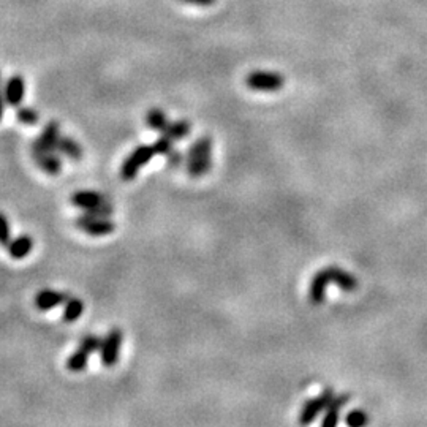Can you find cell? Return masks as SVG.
<instances>
[{
	"mask_svg": "<svg viewBox=\"0 0 427 427\" xmlns=\"http://www.w3.org/2000/svg\"><path fill=\"white\" fill-rule=\"evenodd\" d=\"M333 399H334V391H331V389H326V391L320 394V396L313 397L311 400H307V402L304 404V407H302L301 416H299V423H301V424H311L312 421L317 418V416L322 413L324 408H328V405H329V402Z\"/></svg>",
	"mask_w": 427,
	"mask_h": 427,
	"instance_id": "obj_10",
	"label": "cell"
},
{
	"mask_svg": "<svg viewBox=\"0 0 427 427\" xmlns=\"http://www.w3.org/2000/svg\"><path fill=\"white\" fill-rule=\"evenodd\" d=\"M100 346H101V339L98 337V335H95V334L85 335V337L81 340V344H79L78 350L74 351L70 357H68L67 369L70 372L84 371L85 367H87L89 356L95 353V351H100Z\"/></svg>",
	"mask_w": 427,
	"mask_h": 427,
	"instance_id": "obj_5",
	"label": "cell"
},
{
	"mask_svg": "<svg viewBox=\"0 0 427 427\" xmlns=\"http://www.w3.org/2000/svg\"><path fill=\"white\" fill-rule=\"evenodd\" d=\"M329 284H335L340 287L344 291H355L357 287V280L350 272H346L340 268H326L323 271H318L312 279L311 290H309V296H311V302L318 306V304L324 302V295H326V288Z\"/></svg>",
	"mask_w": 427,
	"mask_h": 427,
	"instance_id": "obj_1",
	"label": "cell"
},
{
	"mask_svg": "<svg viewBox=\"0 0 427 427\" xmlns=\"http://www.w3.org/2000/svg\"><path fill=\"white\" fill-rule=\"evenodd\" d=\"M212 140L202 136L191 144L187 154V171L191 178H201L212 167Z\"/></svg>",
	"mask_w": 427,
	"mask_h": 427,
	"instance_id": "obj_2",
	"label": "cell"
},
{
	"mask_svg": "<svg viewBox=\"0 0 427 427\" xmlns=\"http://www.w3.org/2000/svg\"><path fill=\"white\" fill-rule=\"evenodd\" d=\"M10 242H12V231H10L8 220L3 214H0V245L8 247Z\"/></svg>",
	"mask_w": 427,
	"mask_h": 427,
	"instance_id": "obj_23",
	"label": "cell"
},
{
	"mask_svg": "<svg viewBox=\"0 0 427 427\" xmlns=\"http://www.w3.org/2000/svg\"><path fill=\"white\" fill-rule=\"evenodd\" d=\"M56 151L61 154V156H65L72 160L83 158V147L79 146V144L70 136H61Z\"/></svg>",
	"mask_w": 427,
	"mask_h": 427,
	"instance_id": "obj_16",
	"label": "cell"
},
{
	"mask_svg": "<svg viewBox=\"0 0 427 427\" xmlns=\"http://www.w3.org/2000/svg\"><path fill=\"white\" fill-rule=\"evenodd\" d=\"M122 339H124V335H122V331L119 328H113L105 335V339H101L100 357L103 366L113 367L114 364H117L121 356Z\"/></svg>",
	"mask_w": 427,
	"mask_h": 427,
	"instance_id": "obj_7",
	"label": "cell"
},
{
	"mask_svg": "<svg viewBox=\"0 0 427 427\" xmlns=\"http://www.w3.org/2000/svg\"><path fill=\"white\" fill-rule=\"evenodd\" d=\"M156 147L154 144H141V146L135 147L130 156L125 158V162L121 167V176L124 180H133L136 178V174L140 173L143 167L151 162L152 157H156Z\"/></svg>",
	"mask_w": 427,
	"mask_h": 427,
	"instance_id": "obj_4",
	"label": "cell"
},
{
	"mask_svg": "<svg viewBox=\"0 0 427 427\" xmlns=\"http://www.w3.org/2000/svg\"><path fill=\"white\" fill-rule=\"evenodd\" d=\"M72 205L83 209L84 214L97 217H110L113 214V205L98 191L79 190L72 195Z\"/></svg>",
	"mask_w": 427,
	"mask_h": 427,
	"instance_id": "obj_3",
	"label": "cell"
},
{
	"mask_svg": "<svg viewBox=\"0 0 427 427\" xmlns=\"http://www.w3.org/2000/svg\"><path fill=\"white\" fill-rule=\"evenodd\" d=\"M16 119H18L23 125H37L40 121L39 113L30 106H18L16 110Z\"/></svg>",
	"mask_w": 427,
	"mask_h": 427,
	"instance_id": "obj_20",
	"label": "cell"
},
{
	"mask_svg": "<svg viewBox=\"0 0 427 427\" xmlns=\"http://www.w3.org/2000/svg\"><path fill=\"white\" fill-rule=\"evenodd\" d=\"M24 92H25V81L21 74H14V76L10 78L7 84H5L3 89L5 100H7V103L10 106H13V108H18V106H21V103H23Z\"/></svg>",
	"mask_w": 427,
	"mask_h": 427,
	"instance_id": "obj_11",
	"label": "cell"
},
{
	"mask_svg": "<svg viewBox=\"0 0 427 427\" xmlns=\"http://www.w3.org/2000/svg\"><path fill=\"white\" fill-rule=\"evenodd\" d=\"M61 125L57 121H51L50 124L43 128L40 136L37 138L34 146H32V154L39 152H48V151H56L59 140H61Z\"/></svg>",
	"mask_w": 427,
	"mask_h": 427,
	"instance_id": "obj_9",
	"label": "cell"
},
{
	"mask_svg": "<svg viewBox=\"0 0 427 427\" xmlns=\"http://www.w3.org/2000/svg\"><path fill=\"white\" fill-rule=\"evenodd\" d=\"M146 122H147L149 128H152V130H157V132L162 133L165 128L168 127L169 119H168V116L165 114L163 110L151 108L146 114Z\"/></svg>",
	"mask_w": 427,
	"mask_h": 427,
	"instance_id": "obj_19",
	"label": "cell"
},
{
	"mask_svg": "<svg viewBox=\"0 0 427 427\" xmlns=\"http://www.w3.org/2000/svg\"><path fill=\"white\" fill-rule=\"evenodd\" d=\"M190 130H191L190 122L187 119H180V121L169 122L168 127L162 132V135L171 138L173 141H179V140H184L185 136H189Z\"/></svg>",
	"mask_w": 427,
	"mask_h": 427,
	"instance_id": "obj_17",
	"label": "cell"
},
{
	"mask_svg": "<svg viewBox=\"0 0 427 427\" xmlns=\"http://www.w3.org/2000/svg\"><path fill=\"white\" fill-rule=\"evenodd\" d=\"M83 312H84V302L81 301V299L70 296L68 298V301L63 304L62 318H63V322L73 323V322H76L79 317H81Z\"/></svg>",
	"mask_w": 427,
	"mask_h": 427,
	"instance_id": "obj_18",
	"label": "cell"
},
{
	"mask_svg": "<svg viewBox=\"0 0 427 427\" xmlns=\"http://www.w3.org/2000/svg\"><path fill=\"white\" fill-rule=\"evenodd\" d=\"M154 147H156L157 156H168V154L174 149V141L168 136L158 138V140L154 143Z\"/></svg>",
	"mask_w": 427,
	"mask_h": 427,
	"instance_id": "obj_22",
	"label": "cell"
},
{
	"mask_svg": "<svg viewBox=\"0 0 427 427\" xmlns=\"http://www.w3.org/2000/svg\"><path fill=\"white\" fill-rule=\"evenodd\" d=\"M35 158V162L39 167L46 171L48 174L56 176L61 173L62 169V160H61V154L57 151H48V152H39V154H32Z\"/></svg>",
	"mask_w": 427,
	"mask_h": 427,
	"instance_id": "obj_13",
	"label": "cell"
},
{
	"mask_svg": "<svg viewBox=\"0 0 427 427\" xmlns=\"http://www.w3.org/2000/svg\"><path fill=\"white\" fill-rule=\"evenodd\" d=\"M68 298H70L68 293L54 291V290H43L35 296V307L39 309V311H51V309L65 304L68 301Z\"/></svg>",
	"mask_w": 427,
	"mask_h": 427,
	"instance_id": "obj_12",
	"label": "cell"
},
{
	"mask_svg": "<svg viewBox=\"0 0 427 427\" xmlns=\"http://www.w3.org/2000/svg\"><path fill=\"white\" fill-rule=\"evenodd\" d=\"M167 158H168V165H169L171 168H179L180 165L184 163V160H185L184 154L180 152V151H178V149H173V151H171L168 156H167Z\"/></svg>",
	"mask_w": 427,
	"mask_h": 427,
	"instance_id": "obj_24",
	"label": "cell"
},
{
	"mask_svg": "<svg viewBox=\"0 0 427 427\" xmlns=\"http://www.w3.org/2000/svg\"><path fill=\"white\" fill-rule=\"evenodd\" d=\"M249 89L256 92H277L284 87L285 78L275 72H252L245 79Z\"/></svg>",
	"mask_w": 427,
	"mask_h": 427,
	"instance_id": "obj_6",
	"label": "cell"
},
{
	"mask_svg": "<svg viewBox=\"0 0 427 427\" xmlns=\"http://www.w3.org/2000/svg\"><path fill=\"white\" fill-rule=\"evenodd\" d=\"M367 421H369V418H367L364 410H353V412H350L348 415H346L345 423L351 427H361V426L367 424Z\"/></svg>",
	"mask_w": 427,
	"mask_h": 427,
	"instance_id": "obj_21",
	"label": "cell"
},
{
	"mask_svg": "<svg viewBox=\"0 0 427 427\" xmlns=\"http://www.w3.org/2000/svg\"><path fill=\"white\" fill-rule=\"evenodd\" d=\"M350 400V396L348 394H344V396H339V397H334L333 400H331L329 405H328V413L326 416H324L323 421H322V426L323 427H333L339 423V413L340 410L345 407L346 404H348Z\"/></svg>",
	"mask_w": 427,
	"mask_h": 427,
	"instance_id": "obj_14",
	"label": "cell"
},
{
	"mask_svg": "<svg viewBox=\"0 0 427 427\" xmlns=\"http://www.w3.org/2000/svg\"><path fill=\"white\" fill-rule=\"evenodd\" d=\"M5 103H7V100H5V94H3V90L0 89V121L3 119V113H5Z\"/></svg>",
	"mask_w": 427,
	"mask_h": 427,
	"instance_id": "obj_26",
	"label": "cell"
},
{
	"mask_svg": "<svg viewBox=\"0 0 427 427\" xmlns=\"http://www.w3.org/2000/svg\"><path fill=\"white\" fill-rule=\"evenodd\" d=\"M76 227L90 236H106L116 229L114 222H111L110 217H97L89 214H83L76 218Z\"/></svg>",
	"mask_w": 427,
	"mask_h": 427,
	"instance_id": "obj_8",
	"label": "cell"
},
{
	"mask_svg": "<svg viewBox=\"0 0 427 427\" xmlns=\"http://www.w3.org/2000/svg\"><path fill=\"white\" fill-rule=\"evenodd\" d=\"M32 247H34V241H32V238L28 236V234H23V236L13 239V241L8 244V253L12 258L21 260L30 253Z\"/></svg>",
	"mask_w": 427,
	"mask_h": 427,
	"instance_id": "obj_15",
	"label": "cell"
},
{
	"mask_svg": "<svg viewBox=\"0 0 427 427\" xmlns=\"http://www.w3.org/2000/svg\"><path fill=\"white\" fill-rule=\"evenodd\" d=\"M180 2L190 3V5H198V7H211L217 2V0H180Z\"/></svg>",
	"mask_w": 427,
	"mask_h": 427,
	"instance_id": "obj_25",
	"label": "cell"
}]
</instances>
